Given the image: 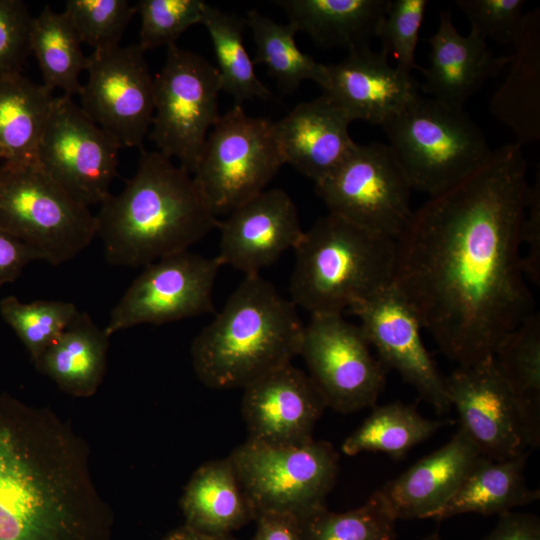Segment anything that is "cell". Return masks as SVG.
Segmentation results:
<instances>
[{"instance_id":"f6af8a7d","label":"cell","mask_w":540,"mask_h":540,"mask_svg":"<svg viewBox=\"0 0 540 540\" xmlns=\"http://www.w3.org/2000/svg\"><path fill=\"white\" fill-rule=\"evenodd\" d=\"M252 540H304L302 520L285 514L267 513L256 518Z\"/></svg>"},{"instance_id":"f546056e","label":"cell","mask_w":540,"mask_h":540,"mask_svg":"<svg viewBox=\"0 0 540 540\" xmlns=\"http://www.w3.org/2000/svg\"><path fill=\"white\" fill-rule=\"evenodd\" d=\"M493 360L523 417L531 448L540 445V314L507 334Z\"/></svg>"},{"instance_id":"4dcf8cb0","label":"cell","mask_w":540,"mask_h":540,"mask_svg":"<svg viewBox=\"0 0 540 540\" xmlns=\"http://www.w3.org/2000/svg\"><path fill=\"white\" fill-rule=\"evenodd\" d=\"M30 51L36 58L43 85L62 96L79 95L82 84L80 75L86 70L85 56L76 31L66 14L45 6L33 18Z\"/></svg>"},{"instance_id":"e0dca14e","label":"cell","mask_w":540,"mask_h":540,"mask_svg":"<svg viewBox=\"0 0 540 540\" xmlns=\"http://www.w3.org/2000/svg\"><path fill=\"white\" fill-rule=\"evenodd\" d=\"M445 386L462 429L483 457L504 460L531 448L527 429L493 357L458 366Z\"/></svg>"},{"instance_id":"1f68e13d","label":"cell","mask_w":540,"mask_h":540,"mask_svg":"<svg viewBox=\"0 0 540 540\" xmlns=\"http://www.w3.org/2000/svg\"><path fill=\"white\" fill-rule=\"evenodd\" d=\"M372 408L370 415L342 443L345 455L383 452L401 459L450 422L425 418L413 405L400 401Z\"/></svg>"},{"instance_id":"ffe728a7","label":"cell","mask_w":540,"mask_h":540,"mask_svg":"<svg viewBox=\"0 0 540 540\" xmlns=\"http://www.w3.org/2000/svg\"><path fill=\"white\" fill-rule=\"evenodd\" d=\"M327 95L351 119L382 125L419 94L411 74L389 64L370 46L348 52L338 63L326 64Z\"/></svg>"},{"instance_id":"74e56055","label":"cell","mask_w":540,"mask_h":540,"mask_svg":"<svg viewBox=\"0 0 540 540\" xmlns=\"http://www.w3.org/2000/svg\"><path fill=\"white\" fill-rule=\"evenodd\" d=\"M206 4L202 0L138 1L135 5L140 17L138 45L145 52L174 45L186 30L202 23Z\"/></svg>"},{"instance_id":"83f0119b","label":"cell","mask_w":540,"mask_h":540,"mask_svg":"<svg viewBox=\"0 0 540 540\" xmlns=\"http://www.w3.org/2000/svg\"><path fill=\"white\" fill-rule=\"evenodd\" d=\"M529 453L530 450L504 460L481 456L432 519L440 521L465 513L500 515L538 500L539 490L528 487L524 474Z\"/></svg>"},{"instance_id":"5bb4252c","label":"cell","mask_w":540,"mask_h":540,"mask_svg":"<svg viewBox=\"0 0 540 540\" xmlns=\"http://www.w3.org/2000/svg\"><path fill=\"white\" fill-rule=\"evenodd\" d=\"M120 146L72 98L55 96L39 147L38 164L86 206L101 204L117 176Z\"/></svg>"},{"instance_id":"7402d4cb","label":"cell","mask_w":540,"mask_h":540,"mask_svg":"<svg viewBox=\"0 0 540 540\" xmlns=\"http://www.w3.org/2000/svg\"><path fill=\"white\" fill-rule=\"evenodd\" d=\"M482 455L459 429L444 446L378 489L396 519L432 518L455 494Z\"/></svg>"},{"instance_id":"6da1fadb","label":"cell","mask_w":540,"mask_h":540,"mask_svg":"<svg viewBox=\"0 0 540 540\" xmlns=\"http://www.w3.org/2000/svg\"><path fill=\"white\" fill-rule=\"evenodd\" d=\"M529 184L522 146L505 144L429 196L395 240L393 285L458 366L492 358L535 312L521 251Z\"/></svg>"},{"instance_id":"9a60e30c","label":"cell","mask_w":540,"mask_h":540,"mask_svg":"<svg viewBox=\"0 0 540 540\" xmlns=\"http://www.w3.org/2000/svg\"><path fill=\"white\" fill-rule=\"evenodd\" d=\"M80 107L120 148L142 145L154 115V76L138 45L93 51Z\"/></svg>"},{"instance_id":"d590c367","label":"cell","mask_w":540,"mask_h":540,"mask_svg":"<svg viewBox=\"0 0 540 540\" xmlns=\"http://www.w3.org/2000/svg\"><path fill=\"white\" fill-rule=\"evenodd\" d=\"M395 523L378 490L355 509L323 507L302 520L304 540H396Z\"/></svg>"},{"instance_id":"60d3db41","label":"cell","mask_w":540,"mask_h":540,"mask_svg":"<svg viewBox=\"0 0 540 540\" xmlns=\"http://www.w3.org/2000/svg\"><path fill=\"white\" fill-rule=\"evenodd\" d=\"M20 0H0V77L21 73L30 51L33 22Z\"/></svg>"},{"instance_id":"836d02e7","label":"cell","mask_w":540,"mask_h":540,"mask_svg":"<svg viewBox=\"0 0 540 540\" xmlns=\"http://www.w3.org/2000/svg\"><path fill=\"white\" fill-rule=\"evenodd\" d=\"M201 24L212 41L221 90L233 98L235 105L254 98L268 100L271 92L257 77L255 63L244 45L245 20L206 4Z\"/></svg>"},{"instance_id":"d6986e66","label":"cell","mask_w":540,"mask_h":540,"mask_svg":"<svg viewBox=\"0 0 540 540\" xmlns=\"http://www.w3.org/2000/svg\"><path fill=\"white\" fill-rule=\"evenodd\" d=\"M217 258L246 275L259 274L289 249L304 230L296 205L282 189L264 190L218 221Z\"/></svg>"},{"instance_id":"bcb514c9","label":"cell","mask_w":540,"mask_h":540,"mask_svg":"<svg viewBox=\"0 0 540 540\" xmlns=\"http://www.w3.org/2000/svg\"><path fill=\"white\" fill-rule=\"evenodd\" d=\"M164 540H237L230 535H212L201 533L182 526L171 532Z\"/></svg>"},{"instance_id":"8fae6325","label":"cell","mask_w":540,"mask_h":540,"mask_svg":"<svg viewBox=\"0 0 540 540\" xmlns=\"http://www.w3.org/2000/svg\"><path fill=\"white\" fill-rule=\"evenodd\" d=\"M328 213L394 240L407 225L411 187L387 144H357L326 178L315 184Z\"/></svg>"},{"instance_id":"d4e9b609","label":"cell","mask_w":540,"mask_h":540,"mask_svg":"<svg viewBox=\"0 0 540 540\" xmlns=\"http://www.w3.org/2000/svg\"><path fill=\"white\" fill-rule=\"evenodd\" d=\"M180 505L184 526L212 535H230L257 517L229 457L200 466Z\"/></svg>"},{"instance_id":"52a82bcc","label":"cell","mask_w":540,"mask_h":540,"mask_svg":"<svg viewBox=\"0 0 540 540\" xmlns=\"http://www.w3.org/2000/svg\"><path fill=\"white\" fill-rule=\"evenodd\" d=\"M0 229L50 265L75 258L96 237V219L38 163L0 167Z\"/></svg>"},{"instance_id":"7dc6e473","label":"cell","mask_w":540,"mask_h":540,"mask_svg":"<svg viewBox=\"0 0 540 540\" xmlns=\"http://www.w3.org/2000/svg\"><path fill=\"white\" fill-rule=\"evenodd\" d=\"M423 540H442L440 538V536L436 533V534H433V535H430L428 536L427 538L423 539Z\"/></svg>"},{"instance_id":"3957f363","label":"cell","mask_w":540,"mask_h":540,"mask_svg":"<svg viewBox=\"0 0 540 540\" xmlns=\"http://www.w3.org/2000/svg\"><path fill=\"white\" fill-rule=\"evenodd\" d=\"M95 219L107 262L132 268L189 250L219 221L189 172L145 149L135 174L100 204Z\"/></svg>"},{"instance_id":"f35d334b","label":"cell","mask_w":540,"mask_h":540,"mask_svg":"<svg viewBox=\"0 0 540 540\" xmlns=\"http://www.w3.org/2000/svg\"><path fill=\"white\" fill-rule=\"evenodd\" d=\"M427 0H390L376 37L381 41V52L396 61V68L411 74L420 70L415 60L419 32L424 20Z\"/></svg>"},{"instance_id":"30bf717a","label":"cell","mask_w":540,"mask_h":540,"mask_svg":"<svg viewBox=\"0 0 540 540\" xmlns=\"http://www.w3.org/2000/svg\"><path fill=\"white\" fill-rule=\"evenodd\" d=\"M220 92L215 66L176 44L167 47L165 62L154 76V115L148 137L157 151L176 158L191 175L221 116Z\"/></svg>"},{"instance_id":"603a6c76","label":"cell","mask_w":540,"mask_h":540,"mask_svg":"<svg viewBox=\"0 0 540 540\" xmlns=\"http://www.w3.org/2000/svg\"><path fill=\"white\" fill-rule=\"evenodd\" d=\"M426 41L430 59L429 66L420 69L424 75L422 90L426 96L453 107L464 108L510 60V56H496L488 42L474 33L462 35L448 11L440 14L437 30Z\"/></svg>"},{"instance_id":"8992f818","label":"cell","mask_w":540,"mask_h":540,"mask_svg":"<svg viewBox=\"0 0 540 540\" xmlns=\"http://www.w3.org/2000/svg\"><path fill=\"white\" fill-rule=\"evenodd\" d=\"M381 126L411 189L429 196L471 174L493 151L464 108L420 93Z\"/></svg>"},{"instance_id":"4fadbf2b","label":"cell","mask_w":540,"mask_h":540,"mask_svg":"<svg viewBox=\"0 0 540 540\" xmlns=\"http://www.w3.org/2000/svg\"><path fill=\"white\" fill-rule=\"evenodd\" d=\"M223 265L215 257L180 251L143 267L104 326L111 336L137 325H162L214 311L213 289Z\"/></svg>"},{"instance_id":"9c48e42d","label":"cell","mask_w":540,"mask_h":540,"mask_svg":"<svg viewBox=\"0 0 540 540\" xmlns=\"http://www.w3.org/2000/svg\"><path fill=\"white\" fill-rule=\"evenodd\" d=\"M284 164L274 122L234 105L210 130L192 176L217 216L263 192Z\"/></svg>"},{"instance_id":"7bdbcfd3","label":"cell","mask_w":540,"mask_h":540,"mask_svg":"<svg viewBox=\"0 0 540 540\" xmlns=\"http://www.w3.org/2000/svg\"><path fill=\"white\" fill-rule=\"evenodd\" d=\"M36 260L40 259L30 247L0 229V287L17 280Z\"/></svg>"},{"instance_id":"cb8c5ba5","label":"cell","mask_w":540,"mask_h":540,"mask_svg":"<svg viewBox=\"0 0 540 540\" xmlns=\"http://www.w3.org/2000/svg\"><path fill=\"white\" fill-rule=\"evenodd\" d=\"M514 53L490 112L509 127L520 146L540 138V10L526 12L513 42Z\"/></svg>"},{"instance_id":"f1b7e54d","label":"cell","mask_w":540,"mask_h":540,"mask_svg":"<svg viewBox=\"0 0 540 540\" xmlns=\"http://www.w3.org/2000/svg\"><path fill=\"white\" fill-rule=\"evenodd\" d=\"M54 95L21 73L0 77V158L38 163V147Z\"/></svg>"},{"instance_id":"484cf974","label":"cell","mask_w":540,"mask_h":540,"mask_svg":"<svg viewBox=\"0 0 540 540\" xmlns=\"http://www.w3.org/2000/svg\"><path fill=\"white\" fill-rule=\"evenodd\" d=\"M110 337L87 312L80 311L34 365L63 392L90 397L105 377Z\"/></svg>"},{"instance_id":"ba28073f","label":"cell","mask_w":540,"mask_h":540,"mask_svg":"<svg viewBox=\"0 0 540 540\" xmlns=\"http://www.w3.org/2000/svg\"><path fill=\"white\" fill-rule=\"evenodd\" d=\"M228 457L257 517L306 519L325 507L338 474V453L326 441L275 447L246 440Z\"/></svg>"},{"instance_id":"b9f144b4","label":"cell","mask_w":540,"mask_h":540,"mask_svg":"<svg viewBox=\"0 0 540 540\" xmlns=\"http://www.w3.org/2000/svg\"><path fill=\"white\" fill-rule=\"evenodd\" d=\"M521 251L526 278L540 283V179L529 184L521 226Z\"/></svg>"},{"instance_id":"2e32d148","label":"cell","mask_w":540,"mask_h":540,"mask_svg":"<svg viewBox=\"0 0 540 540\" xmlns=\"http://www.w3.org/2000/svg\"><path fill=\"white\" fill-rule=\"evenodd\" d=\"M348 311L359 319L367 341L387 371H397L436 412L451 408L445 378L422 341L419 317L393 283Z\"/></svg>"},{"instance_id":"e575fe53","label":"cell","mask_w":540,"mask_h":540,"mask_svg":"<svg viewBox=\"0 0 540 540\" xmlns=\"http://www.w3.org/2000/svg\"><path fill=\"white\" fill-rule=\"evenodd\" d=\"M80 311L69 301L34 300L24 303L10 295L0 300L2 319L14 331L35 363Z\"/></svg>"},{"instance_id":"4316f807","label":"cell","mask_w":540,"mask_h":540,"mask_svg":"<svg viewBox=\"0 0 540 540\" xmlns=\"http://www.w3.org/2000/svg\"><path fill=\"white\" fill-rule=\"evenodd\" d=\"M298 32L324 48L348 52L369 47L390 0H280L275 2Z\"/></svg>"},{"instance_id":"ab89813d","label":"cell","mask_w":540,"mask_h":540,"mask_svg":"<svg viewBox=\"0 0 540 540\" xmlns=\"http://www.w3.org/2000/svg\"><path fill=\"white\" fill-rule=\"evenodd\" d=\"M467 17L470 32L487 41L513 44L526 12L524 0H456Z\"/></svg>"},{"instance_id":"7c38bea8","label":"cell","mask_w":540,"mask_h":540,"mask_svg":"<svg viewBox=\"0 0 540 540\" xmlns=\"http://www.w3.org/2000/svg\"><path fill=\"white\" fill-rule=\"evenodd\" d=\"M371 348L359 324L343 314L310 315L299 355L326 407L347 414L376 405L387 370Z\"/></svg>"},{"instance_id":"5b68a950","label":"cell","mask_w":540,"mask_h":540,"mask_svg":"<svg viewBox=\"0 0 540 540\" xmlns=\"http://www.w3.org/2000/svg\"><path fill=\"white\" fill-rule=\"evenodd\" d=\"M293 250L290 300L310 315L343 314L393 283L396 241L331 213Z\"/></svg>"},{"instance_id":"44dd1931","label":"cell","mask_w":540,"mask_h":540,"mask_svg":"<svg viewBox=\"0 0 540 540\" xmlns=\"http://www.w3.org/2000/svg\"><path fill=\"white\" fill-rule=\"evenodd\" d=\"M351 119L327 95L297 104L274 122L285 164L315 184L331 174L354 150Z\"/></svg>"},{"instance_id":"ac0fdd59","label":"cell","mask_w":540,"mask_h":540,"mask_svg":"<svg viewBox=\"0 0 540 540\" xmlns=\"http://www.w3.org/2000/svg\"><path fill=\"white\" fill-rule=\"evenodd\" d=\"M325 408L308 374L292 363L281 366L244 388L247 440L275 447L307 444Z\"/></svg>"},{"instance_id":"d6a6232c","label":"cell","mask_w":540,"mask_h":540,"mask_svg":"<svg viewBox=\"0 0 540 540\" xmlns=\"http://www.w3.org/2000/svg\"><path fill=\"white\" fill-rule=\"evenodd\" d=\"M244 20L256 47L254 63L263 64L283 92L296 90L306 80L324 88L326 64L299 49L294 25L276 23L257 10L248 11Z\"/></svg>"},{"instance_id":"8d00e7d4","label":"cell","mask_w":540,"mask_h":540,"mask_svg":"<svg viewBox=\"0 0 540 540\" xmlns=\"http://www.w3.org/2000/svg\"><path fill=\"white\" fill-rule=\"evenodd\" d=\"M64 13L82 44L102 51L119 46L136 6L127 0H69Z\"/></svg>"},{"instance_id":"277c9868","label":"cell","mask_w":540,"mask_h":540,"mask_svg":"<svg viewBox=\"0 0 540 540\" xmlns=\"http://www.w3.org/2000/svg\"><path fill=\"white\" fill-rule=\"evenodd\" d=\"M303 329L291 300L260 274L246 275L193 339V369L211 389H244L299 355Z\"/></svg>"},{"instance_id":"7a4b0ae2","label":"cell","mask_w":540,"mask_h":540,"mask_svg":"<svg viewBox=\"0 0 540 540\" xmlns=\"http://www.w3.org/2000/svg\"><path fill=\"white\" fill-rule=\"evenodd\" d=\"M89 449L48 408L0 393V540H111Z\"/></svg>"},{"instance_id":"ee69618b","label":"cell","mask_w":540,"mask_h":540,"mask_svg":"<svg viewBox=\"0 0 540 540\" xmlns=\"http://www.w3.org/2000/svg\"><path fill=\"white\" fill-rule=\"evenodd\" d=\"M484 540H540V520L530 513L500 514L495 528Z\"/></svg>"}]
</instances>
